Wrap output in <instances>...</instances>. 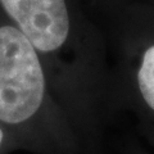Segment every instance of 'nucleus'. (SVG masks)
<instances>
[{
    "label": "nucleus",
    "instance_id": "f257e3e1",
    "mask_svg": "<svg viewBox=\"0 0 154 154\" xmlns=\"http://www.w3.org/2000/svg\"><path fill=\"white\" fill-rule=\"evenodd\" d=\"M0 12L36 49L85 154H102L116 117L105 32L81 0H0Z\"/></svg>",
    "mask_w": 154,
    "mask_h": 154
},
{
    "label": "nucleus",
    "instance_id": "20e7f679",
    "mask_svg": "<svg viewBox=\"0 0 154 154\" xmlns=\"http://www.w3.org/2000/svg\"><path fill=\"white\" fill-rule=\"evenodd\" d=\"M18 149L19 146L14 137L3 126H0V154H9Z\"/></svg>",
    "mask_w": 154,
    "mask_h": 154
},
{
    "label": "nucleus",
    "instance_id": "39448f33",
    "mask_svg": "<svg viewBox=\"0 0 154 154\" xmlns=\"http://www.w3.org/2000/svg\"><path fill=\"white\" fill-rule=\"evenodd\" d=\"M121 154H150V153L146 149H144L140 143L130 140L126 143V145L122 149Z\"/></svg>",
    "mask_w": 154,
    "mask_h": 154
},
{
    "label": "nucleus",
    "instance_id": "7ed1b4c3",
    "mask_svg": "<svg viewBox=\"0 0 154 154\" xmlns=\"http://www.w3.org/2000/svg\"><path fill=\"white\" fill-rule=\"evenodd\" d=\"M107 19L116 114L128 113L154 148V7L100 8Z\"/></svg>",
    "mask_w": 154,
    "mask_h": 154
},
{
    "label": "nucleus",
    "instance_id": "f03ea898",
    "mask_svg": "<svg viewBox=\"0 0 154 154\" xmlns=\"http://www.w3.org/2000/svg\"><path fill=\"white\" fill-rule=\"evenodd\" d=\"M0 126L19 150L85 154L41 57L0 12Z\"/></svg>",
    "mask_w": 154,
    "mask_h": 154
}]
</instances>
